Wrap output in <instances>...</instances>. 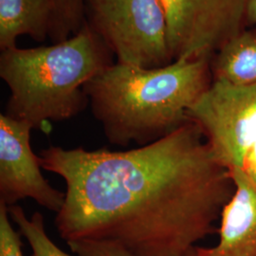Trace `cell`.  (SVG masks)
Returning a JSON list of instances; mask_svg holds the SVG:
<instances>
[{
	"label": "cell",
	"instance_id": "cell-1",
	"mask_svg": "<svg viewBox=\"0 0 256 256\" xmlns=\"http://www.w3.org/2000/svg\"><path fill=\"white\" fill-rule=\"evenodd\" d=\"M41 167L66 182L55 227L66 242L108 240L136 256H185L216 232L236 189L200 128L126 151L52 146Z\"/></svg>",
	"mask_w": 256,
	"mask_h": 256
},
{
	"label": "cell",
	"instance_id": "cell-2",
	"mask_svg": "<svg viewBox=\"0 0 256 256\" xmlns=\"http://www.w3.org/2000/svg\"><path fill=\"white\" fill-rule=\"evenodd\" d=\"M212 82L210 59H176L162 68L113 63L84 92L110 144L144 146L184 124Z\"/></svg>",
	"mask_w": 256,
	"mask_h": 256
},
{
	"label": "cell",
	"instance_id": "cell-3",
	"mask_svg": "<svg viewBox=\"0 0 256 256\" xmlns=\"http://www.w3.org/2000/svg\"><path fill=\"white\" fill-rule=\"evenodd\" d=\"M113 54L86 22L60 43L1 50L0 77L10 90L6 114L45 131L90 104L84 86L113 64Z\"/></svg>",
	"mask_w": 256,
	"mask_h": 256
},
{
	"label": "cell",
	"instance_id": "cell-4",
	"mask_svg": "<svg viewBox=\"0 0 256 256\" xmlns=\"http://www.w3.org/2000/svg\"><path fill=\"white\" fill-rule=\"evenodd\" d=\"M84 19L118 63L155 68L174 61L162 0H84Z\"/></svg>",
	"mask_w": 256,
	"mask_h": 256
},
{
	"label": "cell",
	"instance_id": "cell-5",
	"mask_svg": "<svg viewBox=\"0 0 256 256\" xmlns=\"http://www.w3.org/2000/svg\"><path fill=\"white\" fill-rule=\"evenodd\" d=\"M202 132L212 155L230 172L239 169L256 144V82L232 84L212 80L187 111Z\"/></svg>",
	"mask_w": 256,
	"mask_h": 256
},
{
	"label": "cell",
	"instance_id": "cell-6",
	"mask_svg": "<svg viewBox=\"0 0 256 256\" xmlns=\"http://www.w3.org/2000/svg\"><path fill=\"white\" fill-rule=\"evenodd\" d=\"M171 52L176 59H210L244 30L248 0H162Z\"/></svg>",
	"mask_w": 256,
	"mask_h": 256
},
{
	"label": "cell",
	"instance_id": "cell-7",
	"mask_svg": "<svg viewBox=\"0 0 256 256\" xmlns=\"http://www.w3.org/2000/svg\"><path fill=\"white\" fill-rule=\"evenodd\" d=\"M32 129L28 122L0 115V203L10 207L32 198L57 214L66 194L52 187L41 173L39 156L30 147Z\"/></svg>",
	"mask_w": 256,
	"mask_h": 256
},
{
	"label": "cell",
	"instance_id": "cell-8",
	"mask_svg": "<svg viewBox=\"0 0 256 256\" xmlns=\"http://www.w3.org/2000/svg\"><path fill=\"white\" fill-rule=\"evenodd\" d=\"M230 173L236 189L220 216V240L200 247L203 256H256V188L239 169Z\"/></svg>",
	"mask_w": 256,
	"mask_h": 256
},
{
	"label": "cell",
	"instance_id": "cell-9",
	"mask_svg": "<svg viewBox=\"0 0 256 256\" xmlns=\"http://www.w3.org/2000/svg\"><path fill=\"white\" fill-rule=\"evenodd\" d=\"M52 21L50 0H0V50L16 46L22 36L44 42Z\"/></svg>",
	"mask_w": 256,
	"mask_h": 256
},
{
	"label": "cell",
	"instance_id": "cell-10",
	"mask_svg": "<svg viewBox=\"0 0 256 256\" xmlns=\"http://www.w3.org/2000/svg\"><path fill=\"white\" fill-rule=\"evenodd\" d=\"M212 64V80L232 84L256 82V28L240 32L218 52Z\"/></svg>",
	"mask_w": 256,
	"mask_h": 256
},
{
	"label": "cell",
	"instance_id": "cell-11",
	"mask_svg": "<svg viewBox=\"0 0 256 256\" xmlns=\"http://www.w3.org/2000/svg\"><path fill=\"white\" fill-rule=\"evenodd\" d=\"M8 212L21 236L27 239L32 248L30 256H80L66 254L48 238L44 216L39 212H34L28 218L25 210L18 204L8 207Z\"/></svg>",
	"mask_w": 256,
	"mask_h": 256
},
{
	"label": "cell",
	"instance_id": "cell-12",
	"mask_svg": "<svg viewBox=\"0 0 256 256\" xmlns=\"http://www.w3.org/2000/svg\"><path fill=\"white\" fill-rule=\"evenodd\" d=\"M52 21L48 38L60 43L77 34L86 22L84 0H50Z\"/></svg>",
	"mask_w": 256,
	"mask_h": 256
},
{
	"label": "cell",
	"instance_id": "cell-13",
	"mask_svg": "<svg viewBox=\"0 0 256 256\" xmlns=\"http://www.w3.org/2000/svg\"><path fill=\"white\" fill-rule=\"evenodd\" d=\"M70 250L80 256H136L116 242L108 240H79L66 242Z\"/></svg>",
	"mask_w": 256,
	"mask_h": 256
},
{
	"label": "cell",
	"instance_id": "cell-14",
	"mask_svg": "<svg viewBox=\"0 0 256 256\" xmlns=\"http://www.w3.org/2000/svg\"><path fill=\"white\" fill-rule=\"evenodd\" d=\"M8 207L0 203V256H24L21 234L14 229Z\"/></svg>",
	"mask_w": 256,
	"mask_h": 256
},
{
	"label": "cell",
	"instance_id": "cell-15",
	"mask_svg": "<svg viewBox=\"0 0 256 256\" xmlns=\"http://www.w3.org/2000/svg\"><path fill=\"white\" fill-rule=\"evenodd\" d=\"M239 170L248 182L256 188V144L248 151Z\"/></svg>",
	"mask_w": 256,
	"mask_h": 256
},
{
	"label": "cell",
	"instance_id": "cell-16",
	"mask_svg": "<svg viewBox=\"0 0 256 256\" xmlns=\"http://www.w3.org/2000/svg\"><path fill=\"white\" fill-rule=\"evenodd\" d=\"M245 16L246 23L256 25V0H248Z\"/></svg>",
	"mask_w": 256,
	"mask_h": 256
},
{
	"label": "cell",
	"instance_id": "cell-17",
	"mask_svg": "<svg viewBox=\"0 0 256 256\" xmlns=\"http://www.w3.org/2000/svg\"><path fill=\"white\" fill-rule=\"evenodd\" d=\"M185 256H203L200 252V247L196 246L194 248H192V250L186 254Z\"/></svg>",
	"mask_w": 256,
	"mask_h": 256
}]
</instances>
